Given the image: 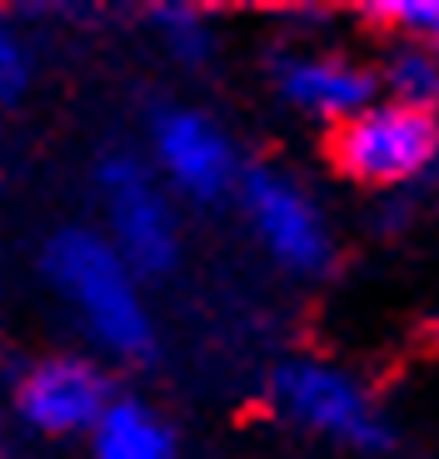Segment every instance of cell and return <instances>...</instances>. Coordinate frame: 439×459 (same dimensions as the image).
<instances>
[{
  "mask_svg": "<svg viewBox=\"0 0 439 459\" xmlns=\"http://www.w3.org/2000/svg\"><path fill=\"white\" fill-rule=\"evenodd\" d=\"M40 280L60 299V310L81 325L105 365H151L160 350L155 310L145 280L125 264V255L105 240L90 220L56 225L40 240Z\"/></svg>",
  "mask_w": 439,
  "mask_h": 459,
  "instance_id": "1",
  "label": "cell"
},
{
  "mask_svg": "<svg viewBox=\"0 0 439 459\" xmlns=\"http://www.w3.org/2000/svg\"><path fill=\"white\" fill-rule=\"evenodd\" d=\"M265 404L280 425L340 449L349 459H390L400 455V429L390 410L355 369L324 355H289L270 369Z\"/></svg>",
  "mask_w": 439,
  "mask_h": 459,
  "instance_id": "2",
  "label": "cell"
},
{
  "mask_svg": "<svg viewBox=\"0 0 439 459\" xmlns=\"http://www.w3.org/2000/svg\"><path fill=\"white\" fill-rule=\"evenodd\" d=\"M95 205L105 240L125 255L145 285H165L185 264V215L175 190L160 180L151 155L135 145H105L95 155Z\"/></svg>",
  "mask_w": 439,
  "mask_h": 459,
  "instance_id": "3",
  "label": "cell"
},
{
  "mask_svg": "<svg viewBox=\"0 0 439 459\" xmlns=\"http://www.w3.org/2000/svg\"><path fill=\"white\" fill-rule=\"evenodd\" d=\"M245 230H250L254 250L275 264L289 280H324L340 260V240L330 215L320 210L314 190L300 180L295 170L275 160H250L235 195Z\"/></svg>",
  "mask_w": 439,
  "mask_h": 459,
  "instance_id": "4",
  "label": "cell"
},
{
  "mask_svg": "<svg viewBox=\"0 0 439 459\" xmlns=\"http://www.w3.org/2000/svg\"><path fill=\"white\" fill-rule=\"evenodd\" d=\"M145 155L185 205H235L250 160L220 115L190 100H155L145 115Z\"/></svg>",
  "mask_w": 439,
  "mask_h": 459,
  "instance_id": "5",
  "label": "cell"
},
{
  "mask_svg": "<svg viewBox=\"0 0 439 459\" xmlns=\"http://www.w3.org/2000/svg\"><path fill=\"white\" fill-rule=\"evenodd\" d=\"M324 160L359 190H405L439 170V115L374 100L355 120L324 130Z\"/></svg>",
  "mask_w": 439,
  "mask_h": 459,
  "instance_id": "6",
  "label": "cell"
},
{
  "mask_svg": "<svg viewBox=\"0 0 439 459\" xmlns=\"http://www.w3.org/2000/svg\"><path fill=\"white\" fill-rule=\"evenodd\" d=\"M120 400L110 365L90 355H46L35 359L11 390L15 420L40 439H90L110 404Z\"/></svg>",
  "mask_w": 439,
  "mask_h": 459,
  "instance_id": "7",
  "label": "cell"
},
{
  "mask_svg": "<svg viewBox=\"0 0 439 459\" xmlns=\"http://www.w3.org/2000/svg\"><path fill=\"white\" fill-rule=\"evenodd\" d=\"M265 75H270V91L280 95V105L320 120L324 130L345 126L359 110H370L374 100H384L374 60L324 50V46H280L265 60Z\"/></svg>",
  "mask_w": 439,
  "mask_h": 459,
  "instance_id": "8",
  "label": "cell"
},
{
  "mask_svg": "<svg viewBox=\"0 0 439 459\" xmlns=\"http://www.w3.org/2000/svg\"><path fill=\"white\" fill-rule=\"evenodd\" d=\"M90 459H180L175 429L140 394H120L90 435Z\"/></svg>",
  "mask_w": 439,
  "mask_h": 459,
  "instance_id": "9",
  "label": "cell"
},
{
  "mask_svg": "<svg viewBox=\"0 0 439 459\" xmlns=\"http://www.w3.org/2000/svg\"><path fill=\"white\" fill-rule=\"evenodd\" d=\"M374 70H380L384 100L439 115V56L425 40H384Z\"/></svg>",
  "mask_w": 439,
  "mask_h": 459,
  "instance_id": "10",
  "label": "cell"
},
{
  "mask_svg": "<svg viewBox=\"0 0 439 459\" xmlns=\"http://www.w3.org/2000/svg\"><path fill=\"white\" fill-rule=\"evenodd\" d=\"M145 25H151V35L160 40V50L175 60V65L185 70H205L210 60H215V25H210L205 11H190V5H155L151 15H145Z\"/></svg>",
  "mask_w": 439,
  "mask_h": 459,
  "instance_id": "11",
  "label": "cell"
},
{
  "mask_svg": "<svg viewBox=\"0 0 439 459\" xmlns=\"http://www.w3.org/2000/svg\"><path fill=\"white\" fill-rule=\"evenodd\" d=\"M365 21L384 40H425L439 56V0H390V5H370Z\"/></svg>",
  "mask_w": 439,
  "mask_h": 459,
  "instance_id": "12",
  "label": "cell"
},
{
  "mask_svg": "<svg viewBox=\"0 0 439 459\" xmlns=\"http://www.w3.org/2000/svg\"><path fill=\"white\" fill-rule=\"evenodd\" d=\"M35 91V50L5 15H0V110H15Z\"/></svg>",
  "mask_w": 439,
  "mask_h": 459,
  "instance_id": "13",
  "label": "cell"
}]
</instances>
